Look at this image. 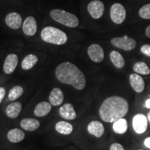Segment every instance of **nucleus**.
<instances>
[{
    "label": "nucleus",
    "instance_id": "39448f33",
    "mask_svg": "<svg viewBox=\"0 0 150 150\" xmlns=\"http://www.w3.org/2000/svg\"><path fill=\"white\" fill-rule=\"evenodd\" d=\"M110 43L115 47L121 49L125 51H131L136 47V41L127 35L123 37H115L110 40Z\"/></svg>",
    "mask_w": 150,
    "mask_h": 150
},
{
    "label": "nucleus",
    "instance_id": "a878e982",
    "mask_svg": "<svg viewBox=\"0 0 150 150\" xmlns=\"http://www.w3.org/2000/svg\"><path fill=\"white\" fill-rule=\"evenodd\" d=\"M23 93L24 90L22 88V87L20 86H16L13 88H12L11 91H9L8 98L9 100L13 102V101L16 100L19 97H21Z\"/></svg>",
    "mask_w": 150,
    "mask_h": 150
},
{
    "label": "nucleus",
    "instance_id": "4be33fe9",
    "mask_svg": "<svg viewBox=\"0 0 150 150\" xmlns=\"http://www.w3.org/2000/svg\"><path fill=\"white\" fill-rule=\"evenodd\" d=\"M38 61V59L37 56L34 54H29L22 60L21 64L22 68L24 70H29L35 66Z\"/></svg>",
    "mask_w": 150,
    "mask_h": 150
},
{
    "label": "nucleus",
    "instance_id": "f03ea898",
    "mask_svg": "<svg viewBox=\"0 0 150 150\" xmlns=\"http://www.w3.org/2000/svg\"><path fill=\"white\" fill-rule=\"evenodd\" d=\"M55 75L60 82L71 85L79 91L83 90L86 87L85 75L77 66L70 62H64L58 65Z\"/></svg>",
    "mask_w": 150,
    "mask_h": 150
},
{
    "label": "nucleus",
    "instance_id": "9b49d317",
    "mask_svg": "<svg viewBox=\"0 0 150 150\" xmlns=\"http://www.w3.org/2000/svg\"><path fill=\"white\" fill-rule=\"evenodd\" d=\"M22 30L25 35L33 36L37 31V22L32 16H29L25 19L22 24Z\"/></svg>",
    "mask_w": 150,
    "mask_h": 150
},
{
    "label": "nucleus",
    "instance_id": "2f4dec72",
    "mask_svg": "<svg viewBox=\"0 0 150 150\" xmlns=\"http://www.w3.org/2000/svg\"><path fill=\"white\" fill-rule=\"evenodd\" d=\"M145 35H147V37L149 38H150V24L148 27L146 28L145 29Z\"/></svg>",
    "mask_w": 150,
    "mask_h": 150
},
{
    "label": "nucleus",
    "instance_id": "7c9ffc66",
    "mask_svg": "<svg viewBox=\"0 0 150 150\" xmlns=\"http://www.w3.org/2000/svg\"><path fill=\"white\" fill-rule=\"evenodd\" d=\"M144 145H145L146 147L150 149V137H149V138H147L145 140V141H144Z\"/></svg>",
    "mask_w": 150,
    "mask_h": 150
},
{
    "label": "nucleus",
    "instance_id": "6ab92c4d",
    "mask_svg": "<svg viewBox=\"0 0 150 150\" xmlns=\"http://www.w3.org/2000/svg\"><path fill=\"white\" fill-rule=\"evenodd\" d=\"M40 122L33 118H24L20 122V127L27 131H33L40 127Z\"/></svg>",
    "mask_w": 150,
    "mask_h": 150
},
{
    "label": "nucleus",
    "instance_id": "4468645a",
    "mask_svg": "<svg viewBox=\"0 0 150 150\" xmlns=\"http://www.w3.org/2000/svg\"><path fill=\"white\" fill-rule=\"evenodd\" d=\"M59 112L61 117L67 120H72L76 117V112L75 111L74 106L70 103L63 104L59 108Z\"/></svg>",
    "mask_w": 150,
    "mask_h": 150
},
{
    "label": "nucleus",
    "instance_id": "b1692460",
    "mask_svg": "<svg viewBox=\"0 0 150 150\" xmlns=\"http://www.w3.org/2000/svg\"><path fill=\"white\" fill-rule=\"evenodd\" d=\"M112 129L115 131L116 134H124L127 131L128 129V123L126 119L125 118H121L118 120L112 125Z\"/></svg>",
    "mask_w": 150,
    "mask_h": 150
},
{
    "label": "nucleus",
    "instance_id": "6e6552de",
    "mask_svg": "<svg viewBox=\"0 0 150 150\" xmlns=\"http://www.w3.org/2000/svg\"><path fill=\"white\" fill-rule=\"evenodd\" d=\"M87 9L92 18L97 20L102 17L105 8L102 1L99 0H93L88 4Z\"/></svg>",
    "mask_w": 150,
    "mask_h": 150
},
{
    "label": "nucleus",
    "instance_id": "412c9836",
    "mask_svg": "<svg viewBox=\"0 0 150 150\" xmlns=\"http://www.w3.org/2000/svg\"><path fill=\"white\" fill-rule=\"evenodd\" d=\"M56 131L62 135H70L73 131V127L70 123L65 121H59L56 124Z\"/></svg>",
    "mask_w": 150,
    "mask_h": 150
},
{
    "label": "nucleus",
    "instance_id": "cd10ccee",
    "mask_svg": "<svg viewBox=\"0 0 150 150\" xmlns=\"http://www.w3.org/2000/svg\"><path fill=\"white\" fill-rule=\"evenodd\" d=\"M140 50H141V52L142 54L150 57V45H144L142 46Z\"/></svg>",
    "mask_w": 150,
    "mask_h": 150
},
{
    "label": "nucleus",
    "instance_id": "a211bd4d",
    "mask_svg": "<svg viewBox=\"0 0 150 150\" xmlns=\"http://www.w3.org/2000/svg\"><path fill=\"white\" fill-rule=\"evenodd\" d=\"M22 110V104L19 102H15L8 104L6 108V115L10 118H16L18 117Z\"/></svg>",
    "mask_w": 150,
    "mask_h": 150
},
{
    "label": "nucleus",
    "instance_id": "5701e85b",
    "mask_svg": "<svg viewBox=\"0 0 150 150\" xmlns=\"http://www.w3.org/2000/svg\"><path fill=\"white\" fill-rule=\"evenodd\" d=\"M110 59L114 66L121 69L125 66V61L122 54L117 51H112L110 54Z\"/></svg>",
    "mask_w": 150,
    "mask_h": 150
},
{
    "label": "nucleus",
    "instance_id": "2eb2a0df",
    "mask_svg": "<svg viewBox=\"0 0 150 150\" xmlns=\"http://www.w3.org/2000/svg\"><path fill=\"white\" fill-rule=\"evenodd\" d=\"M87 130L90 134L93 135L96 138H101L104 133V127L100 122L95 120L92 121L88 124Z\"/></svg>",
    "mask_w": 150,
    "mask_h": 150
},
{
    "label": "nucleus",
    "instance_id": "c756f323",
    "mask_svg": "<svg viewBox=\"0 0 150 150\" xmlns=\"http://www.w3.org/2000/svg\"><path fill=\"white\" fill-rule=\"evenodd\" d=\"M6 95V91L3 87H0V103L2 102Z\"/></svg>",
    "mask_w": 150,
    "mask_h": 150
},
{
    "label": "nucleus",
    "instance_id": "aec40b11",
    "mask_svg": "<svg viewBox=\"0 0 150 150\" xmlns=\"http://www.w3.org/2000/svg\"><path fill=\"white\" fill-rule=\"evenodd\" d=\"M7 138L11 142L18 143L22 141L25 138V134L20 129H13L7 134Z\"/></svg>",
    "mask_w": 150,
    "mask_h": 150
},
{
    "label": "nucleus",
    "instance_id": "bb28decb",
    "mask_svg": "<svg viewBox=\"0 0 150 150\" xmlns=\"http://www.w3.org/2000/svg\"><path fill=\"white\" fill-rule=\"evenodd\" d=\"M139 16L140 18L145 20H150V4L144 5L139 10Z\"/></svg>",
    "mask_w": 150,
    "mask_h": 150
},
{
    "label": "nucleus",
    "instance_id": "c85d7f7f",
    "mask_svg": "<svg viewBox=\"0 0 150 150\" xmlns=\"http://www.w3.org/2000/svg\"><path fill=\"white\" fill-rule=\"evenodd\" d=\"M110 150H125V149L121 144L115 142V143H112V145H110Z\"/></svg>",
    "mask_w": 150,
    "mask_h": 150
},
{
    "label": "nucleus",
    "instance_id": "423d86ee",
    "mask_svg": "<svg viewBox=\"0 0 150 150\" xmlns=\"http://www.w3.org/2000/svg\"><path fill=\"white\" fill-rule=\"evenodd\" d=\"M110 16L112 21L115 24H120L123 23L126 19V9L121 4L116 3L112 5L110 11Z\"/></svg>",
    "mask_w": 150,
    "mask_h": 150
},
{
    "label": "nucleus",
    "instance_id": "f8f14e48",
    "mask_svg": "<svg viewBox=\"0 0 150 150\" xmlns=\"http://www.w3.org/2000/svg\"><path fill=\"white\" fill-rule=\"evenodd\" d=\"M18 63V57L16 54H11L6 56L4 63L3 70L6 74H12L16 69Z\"/></svg>",
    "mask_w": 150,
    "mask_h": 150
},
{
    "label": "nucleus",
    "instance_id": "393cba45",
    "mask_svg": "<svg viewBox=\"0 0 150 150\" xmlns=\"http://www.w3.org/2000/svg\"><path fill=\"white\" fill-rule=\"evenodd\" d=\"M134 71L138 74L148 75L150 74V68L144 62H137L133 67Z\"/></svg>",
    "mask_w": 150,
    "mask_h": 150
},
{
    "label": "nucleus",
    "instance_id": "72a5a7b5",
    "mask_svg": "<svg viewBox=\"0 0 150 150\" xmlns=\"http://www.w3.org/2000/svg\"><path fill=\"white\" fill-rule=\"evenodd\" d=\"M147 120H148V121L149 122V123H150V112H148V114H147Z\"/></svg>",
    "mask_w": 150,
    "mask_h": 150
},
{
    "label": "nucleus",
    "instance_id": "1a4fd4ad",
    "mask_svg": "<svg viewBox=\"0 0 150 150\" xmlns=\"http://www.w3.org/2000/svg\"><path fill=\"white\" fill-rule=\"evenodd\" d=\"M87 52L90 59L95 63H101L104 59V50L98 44H92Z\"/></svg>",
    "mask_w": 150,
    "mask_h": 150
},
{
    "label": "nucleus",
    "instance_id": "f3484780",
    "mask_svg": "<svg viewBox=\"0 0 150 150\" xmlns=\"http://www.w3.org/2000/svg\"><path fill=\"white\" fill-rule=\"evenodd\" d=\"M52 105L50 102H41L38 103L34 108V114L37 117H44L50 113Z\"/></svg>",
    "mask_w": 150,
    "mask_h": 150
},
{
    "label": "nucleus",
    "instance_id": "f257e3e1",
    "mask_svg": "<svg viewBox=\"0 0 150 150\" xmlns=\"http://www.w3.org/2000/svg\"><path fill=\"white\" fill-rule=\"evenodd\" d=\"M129 111V103L125 98L112 96L106 99L99 108V116L106 122H115Z\"/></svg>",
    "mask_w": 150,
    "mask_h": 150
},
{
    "label": "nucleus",
    "instance_id": "473e14b6",
    "mask_svg": "<svg viewBox=\"0 0 150 150\" xmlns=\"http://www.w3.org/2000/svg\"><path fill=\"white\" fill-rule=\"evenodd\" d=\"M145 106L146 108H150V99H148L145 102Z\"/></svg>",
    "mask_w": 150,
    "mask_h": 150
},
{
    "label": "nucleus",
    "instance_id": "20e7f679",
    "mask_svg": "<svg viewBox=\"0 0 150 150\" xmlns=\"http://www.w3.org/2000/svg\"><path fill=\"white\" fill-rule=\"evenodd\" d=\"M50 16L54 20L67 27L75 28L79 21L75 15L61 9H54L50 12Z\"/></svg>",
    "mask_w": 150,
    "mask_h": 150
},
{
    "label": "nucleus",
    "instance_id": "dca6fc26",
    "mask_svg": "<svg viewBox=\"0 0 150 150\" xmlns=\"http://www.w3.org/2000/svg\"><path fill=\"white\" fill-rule=\"evenodd\" d=\"M64 100V95L61 89L59 88H54L52 89L49 97V101L52 106H58L62 104Z\"/></svg>",
    "mask_w": 150,
    "mask_h": 150
},
{
    "label": "nucleus",
    "instance_id": "9d476101",
    "mask_svg": "<svg viewBox=\"0 0 150 150\" xmlns=\"http://www.w3.org/2000/svg\"><path fill=\"white\" fill-rule=\"evenodd\" d=\"M5 22L11 29H18L22 25V18L18 13L12 12L6 16Z\"/></svg>",
    "mask_w": 150,
    "mask_h": 150
},
{
    "label": "nucleus",
    "instance_id": "7ed1b4c3",
    "mask_svg": "<svg viewBox=\"0 0 150 150\" xmlns=\"http://www.w3.org/2000/svg\"><path fill=\"white\" fill-rule=\"evenodd\" d=\"M40 36L45 42L57 45L65 44L67 41L66 33L53 27H45L41 31Z\"/></svg>",
    "mask_w": 150,
    "mask_h": 150
},
{
    "label": "nucleus",
    "instance_id": "f704fd0d",
    "mask_svg": "<svg viewBox=\"0 0 150 150\" xmlns=\"http://www.w3.org/2000/svg\"><path fill=\"white\" fill-rule=\"evenodd\" d=\"M140 150H142V149H140Z\"/></svg>",
    "mask_w": 150,
    "mask_h": 150
},
{
    "label": "nucleus",
    "instance_id": "0eeeda50",
    "mask_svg": "<svg viewBox=\"0 0 150 150\" xmlns=\"http://www.w3.org/2000/svg\"><path fill=\"white\" fill-rule=\"evenodd\" d=\"M147 117L141 113L136 114L132 120V126L136 134H142L147 129Z\"/></svg>",
    "mask_w": 150,
    "mask_h": 150
},
{
    "label": "nucleus",
    "instance_id": "ddd939ff",
    "mask_svg": "<svg viewBox=\"0 0 150 150\" xmlns=\"http://www.w3.org/2000/svg\"><path fill=\"white\" fill-rule=\"evenodd\" d=\"M129 83L132 88L134 90L136 93H140L145 89V81L141 76L137 73L131 74L129 76Z\"/></svg>",
    "mask_w": 150,
    "mask_h": 150
}]
</instances>
